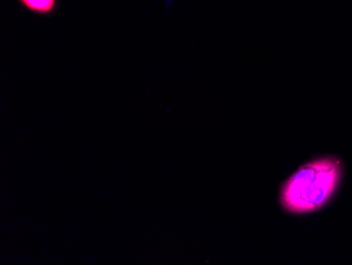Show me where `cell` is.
<instances>
[{
    "label": "cell",
    "instance_id": "obj_3",
    "mask_svg": "<svg viewBox=\"0 0 352 265\" xmlns=\"http://www.w3.org/2000/svg\"><path fill=\"white\" fill-rule=\"evenodd\" d=\"M174 0H168V3H173Z\"/></svg>",
    "mask_w": 352,
    "mask_h": 265
},
{
    "label": "cell",
    "instance_id": "obj_2",
    "mask_svg": "<svg viewBox=\"0 0 352 265\" xmlns=\"http://www.w3.org/2000/svg\"><path fill=\"white\" fill-rule=\"evenodd\" d=\"M19 5L39 17H51L57 8L59 0H17Z\"/></svg>",
    "mask_w": 352,
    "mask_h": 265
},
{
    "label": "cell",
    "instance_id": "obj_1",
    "mask_svg": "<svg viewBox=\"0 0 352 265\" xmlns=\"http://www.w3.org/2000/svg\"><path fill=\"white\" fill-rule=\"evenodd\" d=\"M345 177V163L325 154L300 165L280 185L278 202L285 213L309 215L320 213L336 199Z\"/></svg>",
    "mask_w": 352,
    "mask_h": 265
}]
</instances>
